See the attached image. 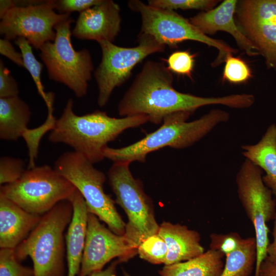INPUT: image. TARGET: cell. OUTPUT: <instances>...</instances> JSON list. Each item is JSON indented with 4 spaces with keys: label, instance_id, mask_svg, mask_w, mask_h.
<instances>
[{
    "label": "cell",
    "instance_id": "1",
    "mask_svg": "<svg viewBox=\"0 0 276 276\" xmlns=\"http://www.w3.org/2000/svg\"><path fill=\"white\" fill-rule=\"evenodd\" d=\"M172 72L162 62L146 61L118 105L121 117L144 114L149 122L158 125L167 116L178 111L194 112L198 108L221 104L245 108L254 103L250 94L220 97H202L179 92L173 86Z\"/></svg>",
    "mask_w": 276,
    "mask_h": 276
},
{
    "label": "cell",
    "instance_id": "2",
    "mask_svg": "<svg viewBox=\"0 0 276 276\" xmlns=\"http://www.w3.org/2000/svg\"><path fill=\"white\" fill-rule=\"evenodd\" d=\"M148 122L149 118L144 114L117 118L100 110L78 116L74 112L73 100L70 98L50 131L49 140L71 147L95 164L104 158L103 151L109 143L125 130Z\"/></svg>",
    "mask_w": 276,
    "mask_h": 276
},
{
    "label": "cell",
    "instance_id": "3",
    "mask_svg": "<svg viewBox=\"0 0 276 276\" xmlns=\"http://www.w3.org/2000/svg\"><path fill=\"white\" fill-rule=\"evenodd\" d=\"M193 112L181 111L167 116L157 130L132 144L120 148L106 147L104 158L113 163H144L148 154L164 147L184 149L192 146L229 119L228 112L214 109L198 119L187 122Z\"/></svg>",
    "mask_w": 276,
    "mask_h": 276
},
{
    "label": "cell",
    "instance_id": "4",
    "mask_svg": "<svg viewBox=\"0 0 276 276\" xmlns=\"http://www.w3.org/2000/svg\"><path fill=\"white\" fill-rule=\"evenodd\" d=\"M68 200L55 205L41 218L29 236L14 248L19 261L29 257L33 262L34 276H64V231L73 216Z\"/></svg>",
    "mask_w": 276,
    "mask_h": 276
},
{
    "label": "cell",
    "instance_id": "5",
    "mask_svg": "<svg viewBox=\"0 0 276 276\" xmlns=\"http://www.w3.org/2000/svg\"><path fill=\"white\" fill-rule=\"evenodd\" d=\"M54 168L81 193L88 213L96 215L115 234L124 235L126 223L116 208L115 201L104 191L106 177L103 172L96 169L85 157L74 151L60 155Z\"/></svg>",
    "mask_w": 276,
    "mask_h": 276
},
{
    "label": "cell",
    "instance_id": "6",
    "mask_svg": "<svg viewBox=\"0 0 276 276\" xmlns=\"http://www.w3.org/2000/svg\"><path fill=\"white\" fill-rule=\"evenodd\" d=\"M73 21L70 17L58 24L55 27L54 40L44 44L39 55L49 78L64 84L80 98L87 94L94 65L88 50L76 51L73 46L71 24Z\"/></svg>",
    "mask_w": 276,
    "mask_h": 276
},
{
    "label": "cell",
    "instance_id": "7",
    "mask_svg": "<svg viewBox=\"0 0 276 276\" xmlns=\"http://www.w3.org/2000/svg\"><path fill=\"white\" fill-rule=\"evenodd\" d=\"M129 163H113L107 172L109 184L116 196L115 202L126 213L124 236L137 249L147 238L158 233L152 201L145 192L142 182L135 178Z\"/></svg>",
    "mask_w": 276,
    "mask_h": 276
},
{
    "label": "cell",
    "instance_id": "8",
    "mask_svg": "<svg viewBox=\"0 0 276 276\" xmlns=\"http://www.w3.org/2000/svg\"><path fill=\"white\" fill-rule=\"evenodd\" d=\"M129 8L139 13L141 17L140 33L152 36L159 43L170 48H177L186 40L205 43L219 52L212 66L216 67L225 62L226 57L238 51L221 40L212 38L202 33L175 11L150 6L139 0H130Z\"/></svg>",
    "mask_w": 276,
    "mask_h": 276
},
{
    "label": "cell",
    "instance_id": "9",
    "mask_svg": "<svg viewBox=\"0 0 276 276\" xmlns=\"http://www.w3.org/2000/svg\"><path fill=\"white\" fill-rule=\"evenodd\" d=\"M75 186L54 168L44 165L25 170L17 181L1 186L0 195L25 211L44 215L63 200H68Z\"/></svg>",
    "mask_w": 276,
    "mask_h": 276
},
{
    "label": "cell",
    "instance_id": "10",
    "mask_svg": "<svg viewBox=\"0 0 276 276\" xmlns=\"http://www.w3.org/2000/svg\"><path fill=\"white\" fill-rule=\"evenodd\" d=\"M262 174L259 166L246 158L236 177L239 199L255 232L257 258L254 276H257L266 257L269 243L267 223L274 220L276 215L275 201L263 181Z\"/></svg>",
    "mask_w": 276,
    "mask_h": 276
},
{
    "label": "cell",
    "instance_id": "11",
    "mask_svg": "<svg viewBox=\"0 0 276 276\" xmlns=\"http://www.w3.org/2000/svg\"><path fill=\"white\" fill-rule=\"evenodd\" d=\"M137 41L138 45L133 47H120L108 41L98 42L102 59L94 77L100 107L106 105L114 88L128 80L136 64L151 54L163 52L166 47L152 36L142 33L139 34Z\"/></svg>",
    "mask_w": 276,
    "mask_h": 276
},
{
    "label": "cell",
    "instance_id": "12",
    "mask_svg": "<svg viewBox=\"0 0 276 276\" xmlns=\"http://www.w3.org/2000/svg\"><path fill=\"white\" fill-rule=\"evenodd\" d=\"M70 14L55 12L52 1H39L33 5L14 7L1 18L0 33L5 39H26L36 49L56 36L55 27L67 19Z\"/></svg>",
    "mask_w": 276,
    "mask_h": 276
},
{
    "label": "cell",
    "instance_id": "13",
    "mask_svg": "<svg viewBox=\"0 0 276 276\" xmlns=\"http://www.w3.org/2000/svg\"><path fill=\"white\" fill-rule=\"evenodd\" d=\"M238 27L254 44L269 68H276V0L238 1Z\"/></svg>",
    "mask_w": 276,
    "mask_h": 276
},
{
    "label": "cell",
    "instance_id": "14",
    "mask_svg": "<svg viewBox=\"0 0 276 276\" xmlns=\"http://www.w3.org/2000/svg\"><path fill=\"white\" fill-rule=\"evenodd\" d=\"M137 254L125 238L111 231L100 222L95 215L88 213L85 243L78 276H87L103 269L114 258L126 262Z\"/></svg>",
    "mask_w": 276,
    "mask_h": 276
},
{
    "label": "cell",
    "instance_id": "15",
    "mask_svg": "<svg viewBox=\"0 0 276 276\" xmlns=\"http://www.w3.org/2000/svg\"><path fill=\"white\" fill-rule=\"evenodd\" d=\"M120 8L112 0H102L80 13L72 35L82 40L113 42L121 30Z\"/></svg>",
    "mask_w": 276,
    "mask_h": 276
},
{
    "label": "cell",
    "instance_id": "16",
    "mask_svg": "<svg viewBox=\"0 0 276 276\" xmlns=\"http://www.w3.org/2000/svg\"><path fill=\"white\" fill-rule=\"evenodd\" d=\"M237 3L236 0H225L213 9L198 13L189 20L206 35L214 34L219 31L228 33L233 36L239 47L248 55H258L259 53L256 47L235 22L234 16Z\"/></svg>",
    "mask_w": 276,
    "mask_h": 276
},
{
    "label": "cell",
    "instance_id": "17",
    "mask_svg": "<svg viewBox=\"0 0 276 276\" xmlns=\"http://www.w3.org/2000/svg\"><path fill=\"white\" fill-rule=\"evenodd\" d=\"M41 216L29 213L0 195V247L15 248L39 222Z\"/></svg>",
    "mask_w": 276,
    "mask_h": 276
},
{
    "label": "cell",
    "instance_id": "18",
    "mask_svg": "<svg viewBox=\"0 0 276 276\" xmlns=\"http://www.w3.org/2000/svg\"><path fill=\"white\" fill-rule=\"evenodd\" d=\"M73 213L65 236L67 276H78L85 243L88 212L84 199L77 189L68 199Z\"/></svg>",
    "mask_w": 276,
    "mask_h": 276
},
{
    "label": "cell",
    "instance_id": "19",
    "mask_svg": "<svg viewBox=\"0 0 276 276\" xmlns=\"http://www.w3.org/2000/svg\"><path fill=\"white\" fill-rule=\"evenodd\" d=\"M158 234L168 248L165 265L191 259L204 252L199 233L186 225L164 222L159 225Z\"/></svg>",
    "mask_w": 276,
    "mask_h": 276
},
{
    "label": "cell",
    "instance_id": "20",
    "mask_svg": "<svg viewBox=\"0 0 276 276\" xmlns=\"http://www.w3.org/2000/svg\"><path fill=\"white\" fill-rule=\"evenodd\" d=\"M241 148L246 159L265 171L263 181L276 196V125H270L258 143Z\"/></svg>",
    "mask_w": 276,
    "mask_h": 276
},
{
    "label": "cell",
    "instance_id": "21",
    "mask_svg": "<svg viewBox=\"0 0 276 276\" xmlns=\"http://www.w3.org/2000/svg\"><path fill=\"white\" fill-rule=\"evenodd\" d=\"M31 112L18 96L0 98V139L15 141L28 129Z\"/></svg>",
    "mask_w": 276,
    "mask_h": 276
},
{
    "label": "cell",
    "instance_id": "22",
    "mask_svg": "<svg viewBox=\"0 0 276 276\" xmlns=\"http://www.w3.org/2000/svg\"><path fill=\"white\" fill-rule=\"evenodd\" d=\"M224 256L221 251L210 249L191 259L165 265L158 272L160 276H220Z\"/></svg>",
    "mask_w": 276,
    "mask_h": 276
},
{
    "label": "cell",
    "instance_id": "23",
    "mask_svg": "<svg viewBox=\"0 0 276 276\" xmlns=\"http://www.w3.org/2000/svg\"><path fill=\"white\" fill-rule=\"evenodd\" d=\"M225 256V263L220 276H249L256 262L255 237L241 238L238 246Z\"/></svg>",
    "mask_w": 276,
    "mask_h": 276
},
{
    "label": "cell",
    "instance_id": "24",
    "mask_svg": "<svg viewBox=\"0 0 276 276\" xmlns=\"http://www.w3.org/2000/svg\"><path fill=\"white\" fill-rule=\"evenodd\" d=\"M54 94L51 93L47 104L48 116L44 123L33 129H27L22 135L29 153V163L27 169L36 166L35 160L37 157L39 144L42 137L48 131H51L55 126L57 119L53 115Z\"/></svg>",
    "mask_w": 276,
    "mask_h": 276
},
{
    "label": "cell",
    "instance_id": "25",
    "mask_svg": "<svg viewBox=\"0 0 276 276\" xmlns=\"http://www.w3.org/2000/svg\"><path fill=\"white\" fill-rule=\"evenodd\" d=\"M15 43L20 49L23 58L24 67L29 72L39 94L47 104L49 100V94L44 91L41 81V73L43 64L38 61L34 55L32 46L26 39L18 37L15 40Z\"/></svg>",
    "mask_w": 276,
    "mask_h": 276
},
{
    "label": "cell",
    "instance_id": "26",
    "mask_svg": "<svg viewBox=\"0 0 276 276\" xmlns=\"http://www.w3.org/2000/svg\"><path fill=\"white\" fill-rule=\"evenodd\" d=\"M140 257L153 264H165L168 248L164 240L157 234L147 238L138 246Z\"/></svg>",
    "mask_w": 276,
    "mask_h": 276
},
{
    "label": "cell",
    "instance_id": "27",
    "mask_svg": "<svg viewBox=\"0 0 276 276\" xmlns=\"http://www.w3.org/2000/svg\"><path fill=\"white\" fill-rule=\"evenodd\" d=\"M14 248H1L0 276H34L33 268L20 264Z\"/></svg>",
    "mask_w": 276,
    "mask_h": 276
},
{
    "label": "cell",
    "instance_id": "28",
    "mask_svg": "<svg viewBox=\"0 0 276 276\" xmlns=\"http://www.w3.org/2000/svg\"><path fill=\"white\" fill-rule=\"evenodd\" d=\"M222 79L231 83H241L251 77V71L247 64L242 59L228 55L225 61Z\"/></svg>",
    "mask_w": 276,
    "mask_h": 276
},
{
    "label": "cell",
    "instance_id": "29",
    "mask_svg": "<svg viewBox=\"0 0 276 276\" xmlns=\"http://www.w3.org/2000/svg\"><path fill=\"white\" fill-rule=\"evenodd\" d=\"M220 2L216 0H149L148 4L172 10L197 9L208 11Z\"/></svg>",
    "mask_w": 276,
    "mask_h": 276
},
{
    "label": "cell",
    "instance_id": "30",
    "mask_svg": "<svg viewBox=\"0 0 276 276\" xmlns=\"http://www.w3.org/2000/svg\"><path fill=\"white\" fill-rule=\"evenodd\" d=\"M25 163L18 158L2 156L0 158L1 186L17 181L24 172Z\"/></svg>",
    "mask_w": 276,
    "mask_h": 276
},
{
    "label": "cell",
    "instance_id": "31",
    "mask_svg": "<svg viewBox=\"0 0 276 276\" xmlns=\"http://www.w3.org/2000/svg\"><path fill=\"white\" fill-rule=\"evenodd\" d=\"M171 72L192 78L194 66V55L187 51H177L169 55L166 60Z\"/></svg>",
    "mask_w": 276,
    "mask_h": 276
},
{
    "label": "cell",
    "instance_id": "32",
    "mask_svg": "<svg viewBox=\"0 0 276 276\" xmlns=\"http://www.w3.org/2000/svg\"><path fill=\"white\" fill-rule=\"evenodd\" d=\"M210 238V249L219 250L225 256L238 246L242 238L237 233H231L226 234H212Z\"/></svg>",
    "mask_w": 276,
    "mask_h": 276
},
{
    "label": "cell",
    "instance_id": "33",
    "mask_svg": "<svg viewBox=\"0 0 276 276\" xmlns=\"http://www.w3.org/2000/svg\"><path fill=\"white\" fill-rule=\"evenodd\" d=\"M102 0H58L52 1V7L61 14H70L73 12L80 13L99 4Z\"/></svg>",
    "mask_w": 276,
    "mask_h": 276
},
{
    "label": "cell",
    "instance_id": "34",
    "mask_svg": "<svg viewBox=\"0 0 276 276\" xmlns=\"http://www.w3.org/2000/svg\"><path fill=\"white\" fill-rule=\"evenodd\" d=\"M19 89L17 83L10 71L0 60V98L18 96Z\"/></svg>",
    "mask_w": 276,
    "mask_h": 276
},
{
    "label": "cell",
    "instance_id": "35",
    "mask_svg": "<svg viewBox=\"0 0 276 276\" xmlns=\"http://www.w3.org/2000/svg\"><path fill=\"white\" fill-rule=\"evenodd\" d=\"M0 53L17 65L24 67L21 53L15 50L10 40L5 38L0 39Z\"/></svg>",
    "mask_w": 276,
    "mask_h": 276
},
{
    "label": "cell",
    "instance_id": "36",
    "mask_svg": "<svg viewBox=\"0 0 276 276\" xmlns=\"http://www.w3.org/2000/svg\"><path fill=\"white\" fill-rule=\"evenodd\" d=\"M273 220V241L269 243L267 246L266 257L265 259L276 266V215Z\"/></svg>",
    "mask_w": 276,
    "mask_h": 276
},
{
    "label": "cell",
    "instance_id": "37",
    "mask_svg": "<svg viewBox=\"0 0 276 276\" xmlns=\"http://www.w3.org/2000/svg\"><path fill=\"white\" fill-rule=\"evenodd\" d=\"M257 276H276V266L265 259L261 264Z\"/></svg>",
    "mask_w": 276,
    "mask_h": 276
},
{
    "label": "cell",
    "instance_id": "38",
    "mask_svg": "<svg viewBox=\"0 0 276 276\" xmlns=\"http://www.w3.org/2000/svg\"><path fill=\"white\" fill-rule=\"evenodd\" d=\"M120 262L118 260L111 263L106 268L94 272L87 276H116L117 267Z\"/></svg>",
    "mask_w": 276,
    "mask_h": 276
},
{
    "label": "cell",
    "instance_id": "39",
    "mask_svg": "<svg viewBox=\"0 0 276 276\" xmlns=\"http://www.w3.org/2000/svg\"><path fill=\"white\" fill-rule=\"evenodd\" d=\"M13 1L1 0L0 1V17L10 9L14 7Z\"/></svg>",
    "mask_w": 276,
    "mask_h": 276
},
{
    "label": "cell",
    "instance_id": "40",
    "mask_svg": "<svg viewBox=\"0 0 276 276\" xmlns=\"http://www.w3.org/2000/svg\"><path fill=\"white\" fill-rule=\"evenodd\" d=\"M123 276H131V275L129 274L128 272H127L125 270H123Z\"/></svg>",
    "mask_w": 276,
    "mask_h": 276
}]
</instances>
